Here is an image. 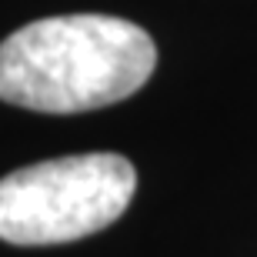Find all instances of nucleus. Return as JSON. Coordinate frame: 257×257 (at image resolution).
<instances>
[{"mask_svg":"<svg viewBox=\"0 0 257 257\" xmlns=\"http://www.w3.org/2000/svg\"><path fill=\"white\" fill-rule=\"evenodd\" d=\"M137 191V171L120 154H74L0 177V240L44 247L110 227Z\"/></svg>","mask_w":257,"mask_h":257,"instance_id":"f03ea898","label":"nucleus"},{"mask_svg":"<svg viewBox=\"0 0 257 257\" xmlns=\"http://www.w3.org/2000/svg\"><path fill=\"white\" fill-rule=\"evenodd\" d=\"M157 64L147 30L107 14L44 17L0 44V100L40 114L94 110L137 94Z\"/></svg>","mask_w":257,"mask_h":257,"instance_id":"f257e3e1","label":"nucleus"}]
</instances>
